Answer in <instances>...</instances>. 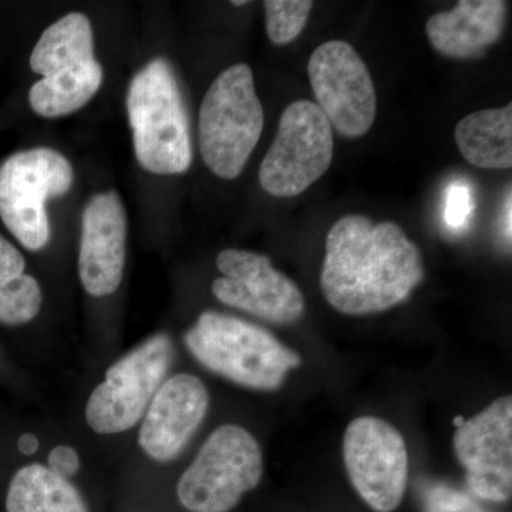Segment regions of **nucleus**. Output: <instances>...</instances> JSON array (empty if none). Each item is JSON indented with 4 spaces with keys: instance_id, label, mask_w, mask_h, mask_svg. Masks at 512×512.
Here are the masks:
<instances>
[{
    "instance_id": "f257e3e1",
    "label": "nucleus",
    "mask_w": 512,
    "mask_h": 512,
    "mask_svg": "<svg viewBox=\"0 0 512 512\" xmlns=\"http://www.w3.org/2000/svg\"><path fill=\"white\" fill-rule=\"evenodd\" d=\"M424 279L417 245L394 222L349 214L329 229L320 285L326 301L350 316L387 311Z\"/></svg>"
},
{
    "instance_id": "f03ea898",
    "label": "nucleus",
    "mask_w": 512,
    "mask_h": 512,
    "mask_svg": "<svg viewBox=\"0 0 512 512\" xmlns=\"http://www.w3.org/2000/svg\"><path fill=\"white\" fill-rule=\"evenodd\" d=\"M127 114L137 161L144 170L175 175L190 168V123L180 84L167 60H151L131 79Z\"/></svg>"
},
{
    "instance_id": "7ed1b4c3",
    "label": "nucleus",
    "mask_w": 512,
    "mask_h": 512,
    "mask_svg": "<svg viewBox=\"0 0 512 512\" xmlns=\"http://www.w3.org/2000/svg\"><path fill=\"white\" fill-rule=\"evenodd\" d=\"M195 359L249 389L275 390L301 357L268 330L217 312H204L185 335Z\"/></svg>"
},
{
    "instance_id": "20e7f679",
    "label": "nucleus",
    "mask_w": 512,
    "mask_h": 512,
    "mask_svg": "<svg viewBox=\"0 0 512 512\" xmlns=\"http://www.w3.org/2000/svg\"><path fill=\"white\" fill-rule=\"evenodd\" d=\"M265 114L248 64L228 67L202 100L198 133L202 160L212 173L235 180L255 150Z\"/></svg>"
},
{
    "instance_id": "39448f33",
    "label": "nucleus",
    "mask_w": 512,
    "mask_h": 512,
    "mask_svg": "<svg viewBox=\"0 0 512 512\" xmlns=\"http://www.w3.org/2000/svg\"><path fill=\"white\" fill-rule=\"evenodd\" d=\"M264 457L244 427H218L178 481L181 504L192 512H227L258 485Z\"/></svg>"
},
{
    "instance_id": "423d86ee",
    "label": "nucleus",
    "mask_w": 512,
    "mask_h": 512,
    "mask_svg": "<svg viewBox=\"0 0 512 512\" xmlns=\"http://www.w3.org/2000/svg\"><path fill=\"white\" fill-rule=\"evenodd\" d=\"M72 164L47 147L20 151L0 165V218L20 244L30 251L50 241L46 202L72 188Z\"/></svg>"
},
{
    "instance_id": "0eeeda50",
    "label": "nucleus",
    "mask_w": 512,
    "mask_h": 512,
    "mask_svg": "<svg viewBox=\"0 0 512 512\" xmlns=\"http://www.w3.org/2000/svg\"><path fill=\"white\" fill-rule=\"evenodd\" d=\"M333 150V128L318 104L293 101L259 168V183L274 197H296L329 170Z\"/></svg>"
},
{
    "instance_id": "6e6552de",
    "label": "nucleus",
    "mask_w": 512,
    "mask_h": 512,
    "mask_svg": "<svg viewBox=\"0 0 512 512\" xmlns=\"http://www.w3.org/2000/svg\"><path fill=\"white\" fill-rule=\"evenodd\" d=\"M173 355L171 339L160 333L114 363L87 402L86 420L92 430L117 434L136 426L163 384Z\"/></svg>"
},
{
    "instance_id": "1a4fd4ad",
    "label": "nucleus",
    "mask_w": 512,
    "mask_h": 512,
    "mask_svg": "<svg viewBox=\"0 0 512 512\" xmlns=\"http://www.w3.org/2000/svg\"><path fill=\"white\" fill-rule=\"evenodd\" d=\"M309 80L330 126L349 138L365 136L375 123L377 97L366 63L355 47L330 40L312 53Z\"/></svg>"
},
{
    "instance_id": "9d476101",
    "label": "nucleus",
    "mask_w": 512,
    "mask_h": 512,
    "mask_svg": "<svg viewBox=\"0 0 512 512\" xmlns=\"http://www.w3.org/2000/svg\"><path fill=\"white\" fill-rule=\"evenodd\" d=\"M343 457L350 481L377 512H392L402 503L409 457L402 434L377 417H359L346 429Z\"/></svg>"
},
{
    "instance_id": "9b49d317",
    "label": "nucleus",
    "mask_w": 512,
    "mask_h": 512,
    "mask_svg": "<svg viewBox=\"0 0 512 512\" xmlns=\"http://www.w3.org/2000/svg\"><path fill=\"white\" fill-rule=\"evenodd\" d=\"M217 266L222 276L212 284V293L225 305L278 325H289L303 315L301 289L275 269L268 256L225 249Z\"/></svg>"
},
{
    "instance_id": "f8f14e48",
    "label": "nucleus",
    "mask_w": 512,
    "mask_h": 512,
    "mask_svg": "<svg viewBox=\"0 0 512 512\" xmlns=\"http://www.w3.org/2000/svg\"><path fill=\"white\" fill-rule=\"evenodd\" d=\"M454 451L477 497L504 503L512 491V399L501 397L458 427Z\"/></svg>"
},
{
    "instance_id": "ddd939ff",
    "label": "nucleus",
    "mask_w": 512,
    "mask_h": 512,
    "mask_svg": "<svg viewBox=\"0 0 512 512\" xmlns=\"http://www.w3.org/2000/svg\"><path fill=\"white\" fill-rule=\"evenodd\" d=\"M127 217L116 191L87 202L82 218L79 276L87 293L103 298L119 289L126 265Z\"/></svg>"
},
{
    "instance_id": "4468645a",
    "label": "nucleus",
    "mask_w": 512,
    "mask_h": 512,
    "mask_svg": "<svg viewBox=\"0 0 512 512\" xmlns=\"http://www.w3.org/2000/svg\"><path fill=\"white\" fill-rule=\"evenodd\" d=\"M210 406V394L198 377L175 375L154 394L138 443L153 460L165 463L180 456L198 430Z\"/></svg>"
},
{
    "instance_id": "2eb2a0df",
    "label": "nucleus",
    "mask_w": 512,
    "mask_h": 512,
    "mask_svg": "<svg viewBox=\"0 0 512 512\" xmlns=\"http://www.w3.org/2000/svg\"><path fill=\"white\" fill-rule=\"evenodd\" d=\"M508 3L461 0L450 12L431 16L426 25L431 46L450 59H474L503 36Z\"/></svg>"
},
{
    "instance_id": "dca6fc26",
    "label": "nucleus",
    "mask_w": 512,
    "mask_h": 512,
    "mask_svg": "<svg viewBox=\"0 0 512 512\" xmlns=\"http://www.w3.org/2000/svg\"><path fill=\"white\" fill-rule=\"evenodd\" d=\"M456 143L468 163L485 170L512 167V104L468 114L458 121Z\"/></svg>"
},
{
    "instance_id": "f3484780",
    "label": "nucleus",
    "mask_w": 512,
    "mask_h": 512,
    "mask_svg": "<svg viewBox=\"0 0 512 512\" xmlns=\"http://www.w3.org/2000/svg\"><path fill=\"white\" fill-rule=\"evenodd\" d=\"M94 60L92 23L83 13H70L49 26L37 40L30 67L43 77Z\"/></svg>"
},
{
    "instance_id": "a211bd4d",
    "label": "nucleus",
    "mask_w": 512,
    "mask_h": 512,
    "mask_svg": "<svg viewBox=\"0 0 512 512\" xmlns=\"http://www.w3.org/2000/svg\"><path fill=\"white\" fill-rule=\"evenodd\" d=\"M103 76V67L94 59L43 77L30 89V107L47 119L72 114L86 106L99 92Z\"/></svg>"
},
{
    "instance_id": "6ab92c4d",
    "label": "nucleus",
    "mask_w": 512,
    "mask_h": 512,
    "mask_svg": "<svg viewBox=\"0 0 512 512\" xmlns=\"http://www.w3.org/2000/svg\"><path fill=\"white\" fill-rule=\"evenodd\" d=\"M8 512H87L79 491L69 480L40 464L19 470L6 497Z\"/></svg>"
},
{
    "instance_id": "aec40b11",
    "label": "nucleus",
    "mask_w": 512,
    "mask_h": 512,
    "mask_svg": "<svg viewBox=\"0 0 512 512\" xmlns=\"http://www.w3.org/2000/svg\"><path fill=\"white\" fill-rule=\"evenodd\" d=\"M42 308V289L33 276L22 274L0 284V323L23 325Z\"/></svg>"
},
{
    "instance_id": "412c9836",
    "label": "nucleus",
    "mask_w": 512,
    "mask_h": 512,
    "mask_svg": "<svg viewBox=\"0 0 512 512\" xmlns=\"http://www.w3.org/2000/svg\"><path fill=\"white\" fill-rule=\"evenodd\" d=\"M266 33L275 45L284 46L301 35L313 2L311 0H268L264 3Z\"/></svg>"
},
{
    "instance_id": "4be33fe9",
    "label": "nucleus",
    "mask_w": 512,
    "mask_h": 512,
    "mask_svg": "<svg viewBox=\"0 0 512 512\" xmlns=\"http://www.w3.org/2000/svg\"><path fill=\"white\" fill-rule=\"evenodd\" d=\"M424 504L426 512H485L473 498L443 484L433 485L426 490Z\"/></svg>"
},
{
    "instance_id": "5701e85b",
    "label": "nucleus",
    "mask_w": 512,
    "mask_h": 512,
    "mask_svg": "<svg viewBox=\"0 0 512 512\" xmlns=\"http://www.w3.org/2000/svg\"><path fill=\"white\" fill-rule=\"evenodd\" d=\"M473 210L474 202L471 188L464 183L451 185L447 191L446 212H444L448 227L453 229L466 227Z\"/></svg>"
},
{
    "instance_id": "b1692460",
    "label": "nucleus",
    "mask_w": 512,
    "mask_h": 512,
    "mask_svg": "<svg viewBox=\"0 0 512 512\" xmlns=\"http://www.w3.org/2000/svg\"><path fill=\"white\" fill-rule=\"evenodd\" d=\"M26 261L19 249L0 235V284L25 274Z\"/></svg>"
},
{
    "instance_id": "393cba45",
    "label": "nucleus",
    "mask_w": 512,
    "mask_h": 512,
    "mask_svg": "<svg viewBox=\"0 0 512 512\" xmlns=\"http://www.w3.org/2000/svg\"><path fill=\"white\" fill-rule=\"evenodd\" d=\"M49 470L53 471L56 476L69 480L73 477L77 471L80 470V457L74 448L69 446H57L50 451L49 458Z\"/></svg>"
},
{
    "instance_id": "a878e982",
    "label": "nucleus",
    "mask_w": 512,
    "mask_h": 512,
    "mask_svg": "<svg viewBox=\"0 0 512 512\" xmlns=\"http://www.w3.org/2000/svg\"><path fill=\"white\" fill-rule=\"evenodd\" d=\"M18 448L20 453L25 454V456H32L39 448V440H37L35 434H23L18 441Z\"/></svg>"
},
{
    "instance_id": "bb28decb",
    "label": "nucleus",
    "mask_w": 512,
    "mask_h": 512,
    "mask_svg": "<svg viewBox=\"0 0 512 512\" xmlns=\"http://www.w3.org/2000/svg\"><path fill=\"white\" fill-rule=\"evenodd\" d=\"M503 225L505 237L511 242V192H508V198L507 201H505Z\"/></svg>"
},
{
    "instance_id": "cd10ccee",
    "label": "nucleus",
    "mask_w": 512,
    "mask_h": 512,
    "mask_svg": "<svg viewBox=\"0 0 512 512\" xmlns=\"http://www.w3.org/2000/svg\"><path fill=\"white\" fill-rule=\"evenodd\" d=\"M248 2H245V0H241V2H232V5L234 6H244L247 5Z\"/></svg>"
}]
</instances>
